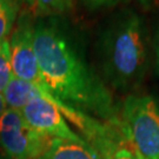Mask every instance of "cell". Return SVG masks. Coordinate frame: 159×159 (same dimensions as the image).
Listing matches in <instances>:
<instances>
[{
  "label": "cell",
  "instance_id": "1",
  "mask_svg": "<svg viewBox=\"0 0 159 159\" xmlns=\"http://www.w3.org/2000/svg\"><path fill=\"white\" fill-rule=\"evenodd\" d=\"M34 51L47 91L79 112L119 123L118 108L102 79L90 67L79 41L60 17H45L34 25Z\"/></svg>",
  "mask_w": 159,
  "mask_h": 159
},
{
  "label": "cell",
  "instance_id": "2",
  "mask_svg": "<svg viewBox=\"0 0 159 159\" xmlns=\"http://www.w3.org/2000/svg\"><path fill=\"white\" fill-rule=\"evenodd\" d=\"M148 31L133 10L114 14L100 32L98 47L102 75L110 86L130 91L143 83L148 71Z\"/></svg>",
  "mask_w": 159,
  "mask_h": 159
},
{
  "label": "cell",
  "instance_id": "3",
  "mask_svg": "<svg viewBox=\"0 0 159 159\" xmlns=\"http://www.w3.org/2000/svg\"><path fill=\"white\" fill-rule=\"evenodd\" d=\"M119 127L138 159H159V100L130 94L121 106Z\"/></svg>",
  "mask_w": 159,
  "mask_h": 159
},
{
  "label": "cell",
  "instance_id": "4",
  "mask_svg": "<svg viewBox=\"0 0 159 159\" xmlns=\"http://www.w3.org/2000/svg\"><path fill=\"white\" fill-rule=\"evenodd\" d=\"M52 140L32 130L18 110L6 108L0 117V146L10 159H37Z\"/></svg>",
  "mask_w": 159,
  "mask_h": 159
},
{
  "label": "cell",
  "instance_id": "5",
  "mask_svg": "<svg viewBox=\"0 0 159 159\" xmlns=\"http://www.w3.org/2000/svg\"><path fill=\"white\" fill-rule=\"evenodd\" d=\"M34 25L32 13L24 11L19 14L13 32H11V38L8 39L12 74L47 91L34 51Z\"/></svg>",
  "mask_w": 159,
  "mask_h": 159
},
{
  "label": "cell",
  "instance_id": "6",
  "mask_svg": "<svg viewBox=\"0 0 159 159\" xmlns=\"http://www.w3.org/2000/svg\"><path fill=\"white\" fill-rule=\"evenodd\" d=\"M51 98V93L46 92L45 94L32 99L20 111L26 124L37 133L51 139L86 142L84 137L75 133L68 126L65 117Z\"/></svg>",
  "mask_w": 159,
  "mask_h": 159
},
{
  "label": "cell",
  "instance_id": "7",
  "mask_svg": "<svg viewBox=\"0 0 159 159\" xmlns=\"http://www.w3.org/2000/svg\"><path fill=\"white\" fill-rule=\"evenodd\" d=\"M83 134L102 159H138L121 133L119 123L102 124L94 119L83 131Z\"/></svg>",
  "mask_w": 159,
  "mask_h": 159
},
{
  "label": "cell",
  "instance_id": "8",
  "mask_svg": "<svg viewBox=\"0 0 159 159\" xmlns=\"http://www.w3.org/2000/svg\"><path fill=\"white\" fill-rule=\"evenodd\" d=\"M37 159H102L87 142L53 139Z\"/></svg>",
  "mask_w": 159,
  "mask_h": 159
},
{
  "label": "cell",
  "instance_id": "9",
  "mask_svg": "<svg viewBox=\"0 0 159 159\" xmlns=\"http://www.w3.org/2000/svg\"><path fill=\"white\" fill-rule=\"evenodd\" d=\"M46 92L48 91L43 90L41 87L33 83L19 79L12 75L8 85L6 86L5 91L2 93V97L5 100L6 108L21 111L32 99L45 94Z\"/></svg>",
  "mask_w": 159,
  "mask_h": 159
},
{
  "label": "cell",
  "instance_id": "10",
  "mask_svg": "<svg viewBox=\"0 0 159 159\" xmlns=\"http://www.w3.org/2000/svg\"><path fill=\"white\" fill-rule=\"evenodd\" d=\"M74 0H33L34 12L38 17H59L72 8Z\"/></svg>",
  "mask_w": 159,
  "mask_h": 159
},
{
  "label": "cell",
  "instance_id": "11",
  "mask_svg": "<svg viewBox=\"0 0 159 159\" xmlns=\"http://www.w3.org/2000/svg\"><path fill=\"white\" fill-rule=\"evenodd\" d=\"M17 18V6L12 0H0V44L8 39Z\"/></svg>",
  "mask_w": 159,
  "mask_h": 159
},
{
  "label": "cell",
  "instance_id": "12",
  "mask_svg": "<svg viewBox=\"0 0 159 159\" xmlns=\"http://www.w3.org/2000/svg\"><path fill=\"white\" fill-rule=\"evenodd\" d=\"M12 75L13 74L10 58V43L8 39H6L0 44V94L4 93Z\"/></svg>",
  "mask_w": 159,
  "mask_h": 159
},
{
  "label": "cell",
  "instance_id": "13",
  "mask_svg": "<svg viewBox=\"0 0 159 159\" xmlns=\"http://www.w3.org/2000/svg\"><path fill=\"white\" fill-rule=\"evenodd\" d=\"M152 47H153L154 64L157 67V72L159 73V24L157 25L152 35Z\"/></svg>",
  "mask_w": 159,
  "mask_h": 159
},
{
  "label": "cell",
  "instance_id": "14",
  "mask_svg": "<svg viewBox=\"0 0 159 159\" xmlns=\"http://www.w3.org/2000/svg\"><path fill=\"white\" fill-rule=\"evenodd\" d=\"M83 1L89 8L98 10V8H102V7H107V6L113 5L118 0H83Z\"/></svg>",
  "mask_w": 159,
  "mask_h": 159
},
{
  "label": "cell",
  "instance_id": "15",
  "mask_svg": "<svg viewBox=\"0 0 159 159\" xmlns=\"http://www.w3.org/2000/svg\"><path fill=\"white\" fill-rule=\"evenodd\" d=\"M6 110V104H5V100H4V97L2 94H0V117H1V114L4 113V111Z\"/></svg>",
  "mask_w": 159,
  "mask_h": 159
},
{
  "label": "cell",
  "instance_id": "16",
  "mask_svg": "<svg viewBox=\"0 0 159 159\" xmlns=\"http://www.w3.org/2000/svg\"><path fill=\"white\" fill-rule=\"evenodd\" d=\"M134 1H137V2H139L140 5L143 6H148V5H151V4H153L156 0H134Z\"/></svg>",
  "mask_w": 159,
  "mask_h": 159
},
{
  "label": "cell",
  "instance_id": "17",
  "mask_svg": "<svg viewBox=\"0 0 159 159\" xmlns=\"http://www.w3.org/2000/svg\"><path fill=\"white\" fill-rule=\"evenodd\" d=\"M0 159H10L6 154H0Z\"/></svg>",
  "mask_w": 159,
  "mask_h": 159
},
{
  "label": "cell",
  "instance_id": "18",
  "mask_svg": "<svg viewBox=\"0 0 159 159\" xmlns=\"http://www.w3.org/2000/svg\"><path fill=\"white\" fill-rule=\"evenodd\" d=\"M26 1H27V2H29V4H31V5H32V4H33V0H26Z\"/></svg>",
  "mask_w": 159,
  "mask_h": 159
}]
</instances>
